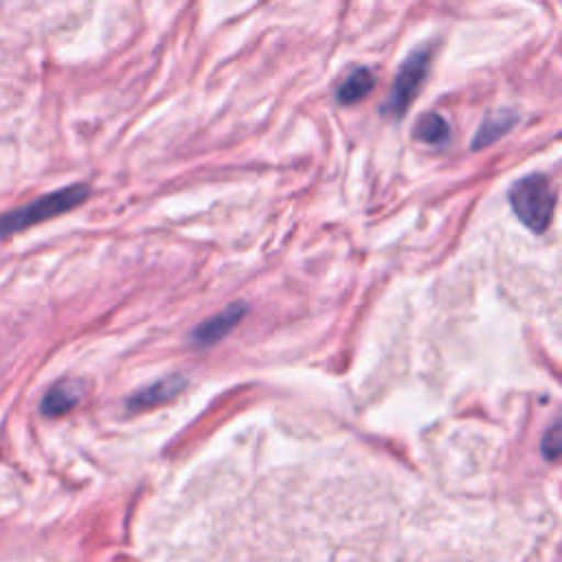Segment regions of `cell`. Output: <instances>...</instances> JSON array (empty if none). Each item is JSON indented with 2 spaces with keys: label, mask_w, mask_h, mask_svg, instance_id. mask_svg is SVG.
Wrapping results in <instances>:
<instances>
[{
  "label": "cell",
  "mask_w": 562,
  "mask_h": 562,
  "mask_svg": "<svg viewBox=\"0 0 562 562\" xmlns=\"http://www.w3.org/2000/svg\"><path fill=\"white\" fill-rule=\"evenodd\" d=\"M509 202L516 217L533 233H542L551 224L555 193L544 176L531 173L518 180L509 191Z\"/></svg>",
  "instance_id": "obj_2"
},
{
  "label": "cell",
  "mask_w": 562,
  "mask_h": 562,
  "mask_svg": "<svg viewBox=\"0 0 562 562\" xmlns=\"http://www.w3.org/2000/svg\"><path fill=\"white\" fill-rule=\"evenodd\" d=\"M516 123V114L509 112V110H498V112H492L483 119L479 132L474 134L472 138V149H483L492 143H496L498 138H503Z\"/></svg>",
  "instance_id": "obj_6"
},
{
  "label": "cell",
  "mask_w": 562,
  "mask_h": 562,
  "mask_svg": "<svg viewBox=\"0 0 562 562\" xmlns=\"http://www.w3.org/2000/svg\"><path fill=\"white\" fill-rule=\"evenodd\" d=\"M79 393L81 391H79V386L75 382H59V384H55V386H50L46 391L40 408H42L44 415H50V417L61 415V413L70 411L77 404Z\"/></svg>",
  "instance_id": "obj_8"
},
{
  "label": "cell",
  "mask_w": 562,
  "mask_h": 562,
  "mask_svg": "<svg viewBox=\"0 0 562 562\" xmlns=\"http://www.w3.org/2000/svg\"><path fill=\"white\" fill-rule=\"evenodd\" d=\"M375 86V77L369 68H356L351 70L342 83L336 90V101L340 105H353L358 101H362Z\"/></svg>",
  "instance_id": "obj_7"
},
{
  "label": "cell",
  "mask_w": 562,
  "mask_h": 562,
  "mask_svg": "<svg viewBox=\"0 0 562 562\" xmlns=\"http://www.w3.org/2000/svg\"><path fill=\"white\" fill-rule=\"evenodd\" d=\"M184 389V380L180 375H171V378H165L138 393L132 395V400L127 402V408L130 411H143V408H151V406H158L171 397H176L180 391Z\"/></svg>",
  "instance_id": "obj_4"
},
{
  "label": "cell",
  "mask_w": 562,
  "mask_h": 562,
  "mask_svg": "<svg viewBox=\"0 0 562 562\" xmlns=\"http://www.w3.org/2000/svg\"><path fill=\"white\" fill-rule=\"evenodd\" d=\"M428 68H430V53L428 50H415L413 55H408V59L400 66L395 79H393V86H391V92L386 94L384 103H382V114L400 121L411 103L415 101L426 75H428Z\"/></svg>",
  "instance_id": "obj_3"
},
{
  "label": "cell",
  "mask_w": 562,
  "mask_h": 562,
  "mask_svg": "<svg viewBox=\"0 0 562 562\" xmlns=\"http://www.w3.org/2000/svg\"><path fill=\"white\" fill-rule=\"evenodd\" d=\"M244 316V307L241 305H231L228 310H224L222 314L213 316L211 321H206L204 325H200L193 334V340L198 345H213L220 338H224L235 325L237 321Z\"/></svg>",
  "instance_id": "obj_5"
},
{
  "label": "cell",
  "mask_w": 562,
  "mask_h": 562,
  "mask_svg": "<svg viewBox=\"0 0 562 562\" xmlns=\"http://www.w3.org/2000/svg\"><path fill=\"white\" fill-rule=\"evenodd\" d=\"M90 195V189L86 184H70L57 191H50L24 206H18L9 213L0 215V239L20 233L24 228H31L40 222H46L50 217H57L61 213L72 211L75 206L83 204Z\"/></svg>",
  "instance_id": "obj_1"
},
{
  "label": "cell",
  "mask_w": 562,
  "mask_h": 562,
  "mask_svg": "<svg viewBox=\"0 0 562 562\" xmlns=\"http://www.w3.org/2000/svg\"><path fill=\"white\" fill-rule=\"evenodd\" d=\"M413 136L422 143H428V145H441L450 138V127H448L446 119L439 116L437 112H426L415 123Z\"/></svg>",
  "instance_id": "obj_9"
}]
</instances>
